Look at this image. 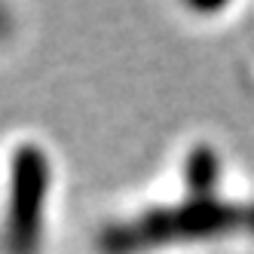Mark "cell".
I'll return each instance as SVG.
<instances>
[{
    "label": "cell",
    "mask_w": 254,
    "mask_h": 254,
    "mask_svg": "<svg viewBox=\"0 0 254 254\" xmlns=\"http://www.w3.org/2000/svg\"><path fill=\"white\" fill-rule=\"evenodd\" d=\"M254 233V205L217 202L214 196H193L175 208H156L126 224H111L98 236L101 254H138L175 239H208L224 233Z\"/></svg>",
    "instance_id": "6da1fadb"
},
{
    "label": "cell",
    "mask_w": 254,
    "mask_h": 254,
    "mask_svg": "<svg viewBox=\"0 0 254 254\" xmlns=\"http://www.w3.org/2000/svg\"><path fill=\"white\" fill-rule=\"evenodd\" d=\"M49 187V162L40 147L25 144L12 166V205H9V254H37L43 199Z\"/></svg>",
    "instance_id": "7a4b0ae2"
},
{
    "label": "cell",
    "mask_w": 254,
    "mask_h": 254,
    "mask_svg": "<svg viewBox=\"0 0 254 254\" xmlns=\"http://www.w3.org/2000/svg\"><path fill=\"white\" fill-rule=\"evenodd\" d=\"M217 184V156L208 144H199L187 159V187L196 196H211Z\"/></svg>",
    "instance_id": "3957f363"
}]
</instances>
